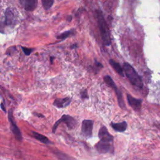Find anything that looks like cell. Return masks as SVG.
<instances>
[{
	"label": "cell",
	"mask_w": 160,
	"mask_h": 160,
	"mask_svg": "<svg viewBox=\"0 0 160 160\" xmlns=\"http://www.w3.org/2000/svg\"><path fill=\"white\" fill-rule=\"evenodd\" d=\"M73 33V30H70V31H65L64 33H62L61 34H59V36H58L56 37L57 39H65L66 38H67L68 37H69L70 35H71Z\"/></svg>",
	"instance_id": "18"
},
{
	"label": "cell",
	"mask_w": 160,
	"mask_h": 160,
	"mask_svg": "<svg viewBox=\"0 0 160 160\" xmlns=\"http://www.w3.org/2000/svg\"><path fill=\"white\" fill-rule=\"evenodd\" d=\"M93 128V122L90 119H85L82 122V133L87 138L91 137Z\"/></svg>",
	"instance_id": "6"
},
{
	"label": "cell",
	"mask_w": 160,
	"mask_h": 160,
	"mask_svg": "<svg viewBox=\"0 0 160 160\" xmlns=\"http://www.w3.org/2000/svg\"><path fill=\"white\" fill-rule=\"evenodd\" d=\"M53 151L59 160H76L74 158L70 156L69 155L59 150H53Z\"/></svg>",
	"instance_id": "15"
},
{
	"label": "cell",
	"mask_w": 160,
	"mask_h": 160,
	"mask_svg": "<svg viewBox=\"0 0 160 160\" xmlns=\"http://www.w3.org/2000/svg\"><path fill=\"white\" fill-rule=\"evenodd\" d=\"M104 80L105 83L112 89L114 90V91H115L117 98H118V103L119 106L121 107L122 109H125V103L123 101V96L122 94V92L120 91L118 88H117L116 84L114 83V81L113 80V79L108 75L106 76L104 78Z\"/></svg>",
	"instance_id": "4"
},
{
	"label": "cell",
	"mask_w": 160,
	"mask_h": 160,
	"mask_svg": "<svg viewBox=\"0 0 160 160\" xmlns=\"http://www.w3.org/2000/svg\"><path fill=\"white\" fill-rule=\"evenodd\" d=\"M110 64L114 68V70L122 76H124V70L121 67L119 63L114 62L113 59L110 60Z\"/></svg>",
	"instance_id": "16"
},
{
	"label": "cell",
	"mask_w": 160,
	"mask_h": 160,
	"mask_svg": "<svg viewBox=\"0 0 160 160\" xmlns=\"http://www.w3.org/2000/svg\"><path fill=\"white\" fill-rule=\"evenodd\" d=\"M23 8L28 11H32L36 9L38 5L36 0H21L19 1Z\"/></svg>",
	"instance_id": "10"
},
{
	"label": "cell",
	"mask_w": 160,
	"mask_h": 160,
	"mask_svg": "<svg viewBox=\"0 0 160 160\" xmlns=\"http://www.w3.org/2000/svg\"><path fill=\"white\" fill-rule=\"evenodd\" d=\"M97 151L100 153H107L113 151V146L112 143L99 141L96 145Z\"/></svg>",
	"instance_id": "7"
},
{
	"label": "cell",
	"mask_w": 160,
	"mask_h": 160,
	"mask_svg": "<svg viewBox=\"0 0 160 160\" xmlns=\"http://www.w3.org/2000/svg\"><path fill=\"white\" fill-rule=\"evenodd\" d=\"M8 119L10 123V128L12 133L14 134L16 139L18 141L22 142L23 139L22 134L15 122V120L13 116V111L12 109H10L8 111Z\"/></svg>",
	"instance_id": "5"
},
{
	"label": "cell",
	"mask_w": 160,
	"mask_h": 160,
	"mask_svg": "<svg viewBox=\"0 0 160 160\" xmlns=\"http://www.w3.org/2000/svg\"><path fill=\"white\" fill-rule=\"evenodd\" d=\"M112 128L116 131L124 132L127 128V123L125 122L119 123H111Z\"/></svg>",
	"instance_id": "14"
},
{
	"label": "cell",
	"mask_w": 160,
	"mask_h": 160,
	"mask_svg": "<svg viewBox=\"0 0 160 160\" xmlns=\"http://www.w3.org/2000/svg\"><path fill=\"white\" fill-rule=\"evenodd\" d=\"M77 46H76V45H73V46L71 47L72 48H75V47H76Z\"/></svg>",
	"instance_id": "22"
},
{
	"label": "cell",
	"mask_w": 160,
	"mask_h": 160,
	"mask_svg": "<svg viewBox=\"0 0 160 160\" xmlns=\"http://www.w3.org/2000/svg\"><path fill=\"white\" fill-rule=\"evenodd\" d=\"M22 49L23 51L24 52V53L27 56L30 55L33 51V49H32V48H25V47H23V46H22Z\"/></svg>",
	"instance_id": "19"
},
{
	"label": "cell",
	"mask_w": 160,
	"mask_h": 160,
	"mask_svg": "<svg viewBox=\"0 0 160 160\" xmlns=\"http://www.w3.org/2000/svg\"><path fill=\"white\" fill-rule=\"evenodd\" d=\"M96 17H97V21H98L100 33H101L103 42L106 46H110L111 45L110 32H109L107 24L105 19V18L103 15V13L100 11H97Z\"/></svg>",
	"instance_id": "1"
},
{
	"label": "cell",
	"mask_w": 160,
	"mask_h": 160,
	"mask_svg": "<svg viewBox=\"0 0 160 160\" xmlns=\"http://www.w3.org/2000/svg\"><path fill=\"white\" fill-rule=\"evenodd\" d=\"M62 123H65L66 125V126H68V128L70 130L74 129L77 125V122L74 118H73L72 116H71L70 115L64 114L61 118H60L59 120H58V121L54 123V125L52 128V132L53 133H54L56 132L57 128L58 127L59 124Z\"/></svg>",
	"instance_id": "3"
},
{
	"label": "cell",
	"mask_w": 160,
	"mask_h": 160,
	"mask_svg": "<svg viewBox=\"0 0 160 160\" xmlns=\"http://www.w3.org/2000/svg\"><path fill=\"white\" fill-rule=\"evenodd\" d=\"M43 6L45 10H49L54 4L53 0H42Z\"/></svg>",
	"instance_id": "17"
},
{
	"label": "cell",
	"mask_w": 160,
	"mask_h": 160,
	"mask_svg": "<svg viewBox=\"0 0 160 160\" xmlns=\"http://www.w3.org/2000/svg\"><path fill=\"white\" fill-rule=\"evenodd\" d=\"M71 102V99L69 97L65 98H58L54 100L53 105L58 108H63L68 106Z\"/></svg>",
	"instance_id": "11"
},
{
	"label": "cell",
	"mask_w": 160,
	"mask_h": 160,
	"mask_svg": "<svg viewBox=\"0 0 160 160\" xmlns=\"http://www.w3.org/2000/svg\"><path fill=\"white\" fill-rule=\"evenodd\" d=\"M16 21L15 16L10 9H7L5 13V24L8 26H11L14 24Z\"/></svg>",
	"instance_id": "12"
},
{
	"label": "cell",
	"mask_w": 160,
	"mask_h": 160,
	"mask_svg": "<svg viewBox=\"0 0 160 160\" xmlns=\"http://www.w3.org/2000/svg\"><path fill=\"white\" fill-rule=\"evenodd\" d=\"M98 136L100 139V141L113 143V137L109 133L107 128L105 126H102L100 128Z\"/></svg>",
	"instance_id": "8"
},
{
	"label": "cell",
	"mask_w": 160,
	"mask_h": 160,
	"mask_svg": "<svg viewBox=\"0 0 160 160\" xmlns=\"http://www.w3.org/2000/svg\"><path fill=\"white\" fill-rule=\"evenodd\" d=\"M124 71L131 83L138 88H142L143 83L142 78L139 76L135 70L129 63H126L123 66Z\"/></svg>",
	"instance_id": "2"
},
{
	"label": "cell",
	"mask_w": 160,
	"mask_h": 160,
	"mask_svg": "<svg viewBox=\"0 0 160 160\" xmlns=\"http://www.w3.org/2000/svg\"><path fill=\"white\" fill-rule=\"evenodd\" d=\"M127 99H128V103L134 111H139L141 110L142 103V99H136L130 94L127 95Z\"/></svg>",
	"instance_id": "9"
},
{
	"label": "cell",
	"mask_w": 160,
	"mask_h": 160,
	"mask_svg": "<svg viewBox=\"0 0 160 160\" xmlns=\"http://www.w3.org/2000/svg\"><path fill=\"white\" fill-rule=\"evenodd\" d=\"M34 114H36L37 116L38 117H41V118H44V116L43 114H38V113H34Z\"/></svg>",
	"instance_id": "21"
},
{
	"label": "cell",
	"mask_w": 160,
	"mask_h": 160,
	"mask_svg": "<svg viewBox=\"0 0 160 160\" xmlns=\"http://www.w3.org/2000/svg\"><path fill=\"white\" fill-rule=\"evenodd\" d=\"M32 136L35 138L37 140H38L39 142H42L43 143H45V144H49L51 142H50V140L48 139V138L47 137H46L45 136L42 134H39L37 132H35V131H33L32 132Z\"/></svg>",
	"instance_id": "13"
},
{
	"label": "cell",
	"mask_w": 160,
	"mask_h": 160,
	"mask_svg": "<svg viewBox=\"0 0 160 160\" xmlns=\"http://www.w3.org/2000/svg\"><path fill=\"white\" fill-rule=\"evenodd\" d=\"M81 95H82V98L83 99H85V98H88V94H87V91L86 90H85V91H83L81 92Z\"/></svg>",
	"instance_id": "20"
}]
</instances>
